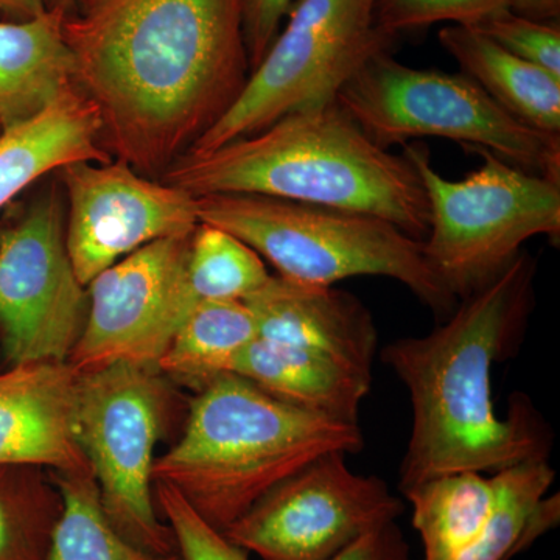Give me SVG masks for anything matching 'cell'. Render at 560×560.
Listing matches in <instances>:
<instances>
[{"mask_svg":"<svg viewBox=\"0 0 560 560\" xmlns=\"http://www.w3.org/2000/svg\"><path fill=\"white\" fill-rule=\"evenodd\" d=\"M257 337L326 353L372 374L377 329L370 311L334 285H312L272 276L246 298Z\"/></svg>","mask_w":560,"mask_h":560,"instance_id":"15","label":"cell"},{"mask_svg":"<svg viewBox=\"0 0 560 560\" xmlns=\"http://www.w3.org/2000/svg\"><path fill=\"white\" fill-rule=\"evenodd\" d=\"M294 0H243V32L249 69L253 70L270 49Z\"/></svg>","mask_w":560,"mask_h":560,"instance_id":"29","label":"cell"},{"mask_svg":"<svg viewBox=\"0 0 560 560\" xmlns=\"http://www.w3.org/2000/svg\"><path fill=\"white\" fill-rule=\"evenodd\" d=\"M511 11L541 22H559L560 0H512Z\"/></svg>","mask_w":560,"mask_h":560,"instance_id":"31","label":"cell"},{"mask_svg":"<svg viewBox=\"0 0 560 560\" xmlns=\"http://www.w3.org/2000/svg\"><path fill=\"white\" fill-rule=\"evenodd\" d=\"M190 238L150 243L91 280L86 320L68 359L77 374L119 363L158 370L197 304L187 276Z\"/></svg>","mask_w":560,"mask_h":560,"instance_id":"11","label":"cell"},{"mask_svg":"<svg viewBox=\"0 0 560 560\" xmlns=\"http://www.w3.org/2000/svg\"><path fill=\"white\" fill-rule=\"evenodd\" d=\"M197 198L200 223L241 238L270 261L280 278L334 285L359 276H381L410 289L442 318L458 305L431 270L423 242L389 221L260 195Z\"/></svg>","mask_w":560,"mask_h":560,"instance_id":"5","label":"cell"},{"mask_svg":"<svg viewBox=\"0 0 560 560\" xmlns=\"http://www.w3.org/2000/svg\"><path fill=\"white\" fill-rule=\"evenodd\" d=\"M79 383L68 361L13 364L0 374V466L92 471L77 440Z\"/></svg>","mask_w":560,"mask_h":560,"instance_id":"14","label":"cell"},{"mask_svg":"<svg viewBox=\"0 0 560 560\" xmlns=\"http://www.w3.org/2000/svg\"><path fill=\"white\" fill-rule=\"evenodd\" d=\"M154 503L175 537L180 560H249V552L202 521L178 490L154 482Z\"/></svg>","mask_w":560,"mask_h":560,"instance_id":"26","label":"cell"},{"mask_svg":"<svg viewBox=\"0 0 560 560\" xmlns=\"http://www.w3.org/2000/svg\"><path fill=\"white\" fill-rule=\"evenodd\" d=\"M158 370L119 363L80 375L77 440L90 460L106 518L153 555H178L154 503V451L167 415Z\"/></svg>","mask_w":560,"mask_h":560,"instance_id":"9","label":"cell"},{"mask_svg":"<svg viewBox=\"0 0 560 560\" xmlns=\"http://www.w3.org/2000/svg\"><path fill=\"white\" fill-rule=\"evenodd\" d=\"M60 173L69 201L66 248L84 287L135 250L186 237L200 224L197 197L125 161L75 162Z\"/></svg>","mask_w":560,"mask_h":560,"instance_id":"13","label":"cell"},{"mask_svg":"<svg viewBox=\"0 0 560 560\" xmlns=\"http://www.w3.org/2000/svg\"><path fill=\"white\" fill-rule=\"evenodd\" d=\"M161 180L206 195H260L366 213L423 241L430 209L404 154L372 142L337 101L294 110L208 153H186Z\"/></svg>","mask_w":560,"mask_h":560,"instance_id":"3","label":"cell"},{"mask_svg":"<svg viewBox=\"0 0 560 560\" xmlns=\"http://www.w3.org/2000/svg\"><path fill=\"white\" fill-rule=\"evenodd\" d=\"M75 84L103 147L162 175L241 97L249 79L243 0H77L62 20Z\"/></svg>","mask_w":560,"mask_h":560,"instance_id":"1","label":"cell"},{"mask_svg":"<svg viewBox=\"0 0 560 560\" xmlns=\"http://www.w3.org/2000/svg\"><path fill=\"white\" fill-rule=\"evenodd\" d=\"M57 194L0 228V330L11 366L68 361L88 315V290L66 248Z\"/></svg>","mask_w":560,"mask_h":560,"instance_id":"12","label":"cell"},{"mask_svg":"<svg viewBox=\"0 0 560 560\" xmlns=\"http://www.w3.org/2000/svg\"><path fill=\"white\" fill-rule=\"evenodd\" d=\"M256 337V319L245 302H197L158 371L201 389L220 375L231 374L234 361Z\"/></svg>","mask_w":560,"mask_h":560,"instance_id":"22","label":"cell"},{"mask_svg":"<svg viewBox=\"0 0 560 560\" xmlns=\"http://www.w3.org/2000/svg\"><path fill=\"white\" fill-rule=\"evenodd\" d=\"M110 160L97 106L72 88L32 119L0 130V209L47 173Z\"/></svg>","mask_w":560,"mask_h":560,"instance_id":"16","label":"cell"},{"mask_svg":"<svg viewBox=\"0 0 560 560\" xmlns=\"http://www.w3.org/2000/svg\"><path fill=\"white\" fill-rule=\"evenodd\" d=\"M61 510L51 475L0 466V560H47Z\"/></svg>","mask_w":560,"mask_h":560,"instance_id":"24","label":"cell"},{"mask_svg":"<svg viewBox=\"0 0 560 560\" xmlns=\"http://www.w3.org/2000/svg\"><path fill=\"white\" fill-rule=\"evenodd\" d=\"M241 375L276 399L340 422L359 423L372 374L313 350L256 337L234 361Z\"/></svg>","mask_w":560,"mask_h":560,"instance_id":"17","label":"cell"},{"mask_svg":"<svg viewBox=\"0 0 560 560\" xmlns=\"http://www.w3.org/2000/svg\"><path fill=\"white\" fill-rule=\"evenodd\" d=\"M330 453L287 478L230 528L232 544L261 560H329L364 534L396 522L404 504L378 477Z\"/></svg>","mask_w":560,"mask_h":560,"instance_id":"10","label":"cell"},{"mask_svg":"<svg viewBox=\"0 0 560 560\" xmlns=\"http://www.w3.org/2000/svg\"><path fill=\"white\" fill-rule=\"evenodd\" d=\"M375 9L377 0H294L241 97L187 153H208L294 110L334 102L342 84L397 38L378 25Z\"/></svg>","mask_w":560,"mask_h":560,"instance_id":"8","label":"cell"},{"mask_svg":"<svg viewBox=\"0 0 560 560\" xmlns=\"http://www.w3.org/2000/svg\"><path fill=\"white\" fill-rule=\"evenodd\" d=\"M480 168L460 180L434 171L423 143L405 145L430 209L423 253L456 301L481 290L537 235L560 234V183L523 171L486 149Z\"/></svg>","mask_w":560,"mask_h":560,"instance_id":"6","label":"cell"},{"mask_svg":"<svg viewBox=\"0 0 560 560\" xmlns=\"http://www.w3.org/2000/svg\"><path fill=\"white\" fill-rule=\"evenodd\" d=\"M51 477L62 510L47 560H180L179 555H153L124 539L103 512L92 471Z\"/></svg>","mask_w":560,"mask_h":560,"instance_id":"23","label":"cell"},{"mask_svg":"<svg viewBox=\"0 0 560 560\" xmlns=\"http://www.w3.org/2000/svg\"><path fill=\"white\" fill-rule=\"evenodd\" d=\"M363 444L359 423L302 410L224 374L198 389L183 436L154 459L153 478L223 533L313 460L357 453Z\"/></svg>","mask_w":560,"mask_h":560,"instance_id":"4","label":"cell"},{"mask_svg":"<svg viewBox=\"0 0 560 560\" xmlns=\"http://www.w3.org/2000/svg\"><path fill=\"white\" fill-rule=\"evenodd\" d=\"M329 560H410V545L396 522L370 530Z\"/></svg>","mask_w":560,"mask_h":560,"instance_id":"30","label":"cell"},{"mask_svg":"<svg viewBox=\"0 0 560 560\" xmlns=\"http://www.w3.org/2000/svg\"><path fill=\"white\" fill-rule=\"evenodd\" d=\"M511 5L512 0H377L375 16L383 31L397 36L441 22L470 27Z\"/></svg>","mask_w":560,"mask_h":560,"instance_id":"27","label":"cell"},{"mask_svg":"<svg viewBox=\"0 0 560 560\" xmlns=\"http://www.w3.org/2000/svg\"><path fill=\"white\" fill-rule=\"evenodd\" d=\"M536 261L522 253L481 290L464 298L425 337L390 342L382 359L407 386L410 442L400 467L401 492L441 475L500 471L547 458L541 423L517 401L495 415L492 372L515 349L533 308Z\"/></svg>","mask_w":560,"mask_h":560,"instance_id":"2","label":"cell"},{"mask_svg":"<svg viewBox=\"0 0 560 560\" xmlns=\"http://www.w3.org/2000/svg\"><path fill=\"white\" fill-rule=\"evenodd\" d=\"M401 493L411 503L425 560H455L469 550L495 499L492 477L478 471L441 475Z\"/></svg>","mask_w":560,"mask_h":560,"instance_id":"21","label":"cell"},{"mask_svg":"<svg viewBox=\"0 0 560 560\" xmlns=\"http://www.w3.org/2000/svg\"><path fill=\"white\" fill-rule=\"evenodd\" d=\"M75 2L77 0H50L49 10L61 11V13L66 14Z\"/></svg>","mask_w":560,"mask_h":560,"instance_id":"33","label":"cell"},{"mask_svg":"<svg viewBox=\"0 0 560 560\" xmlns=\"http://www.w3.org/2000/svg\"><path fill=\"white\" fill-rule=\"evenodd\" d=\"M65 13L0 22V130L32 119L75 88L65 35Z\"/></svg>","mask_w":560,"mask_h":560,"instance_id":"18","label":"cell"},{"mask_svg":"<svg viewBox=\"0 0 560 560\" xmlns=\"http://www.w3.org/2000/svg\"><path fill=\"white\" fill-rule=\"evenodd\" d=\"M335 101L382 149L451 139L560 183V136L515 119L463 72L410 68L382 51L342 84Z\"/></svg>","mask_w":560,"mask_h":560,"instance_id":"7","label":"cell"},{"mask_svg":"<svg viewBox=\"0 0 560 560\" xmlns=\"http://www.w3.org/2000/svg\"><path fill=\"white\" fill-rule=\"evenodd\" d=\"M555 478L547 458L528 459L495 471V499L488 522L469 550L455 560H510L556 528L559 495L545 499Z\"/></svg>","mask_w":560,"mask_h":560,"instance_id":"20","label":"cell"},{"mask_svg":"<svg viewBox=\"0 0 560 560\" xmlns=\"http://www.w3.org/2000/svg\"><path fill=\"white\" fill-rule=\"evenodd\" d=\"M440 43L458 61L464 75L511 116L536 130L560 136L558 77L464 25L442 28Z\"/></svg>","mask_w":560,"mask_h":560,"instance_id":"19","label":"cell"},{"mask_svg":"<svg viewBox=\"0 0 560 560\" xmlns=\"http://www.w3.org/2000/svg\"><path fill=\"white\" fill-rule=\"evenodd\" d=\"M50 0H0V14L10 21H28L49 10Z\"/></svg>","mask_w":560,"mask_h":560,"instance_id":"32","label":"cell"},{"mask_svg":"<svg viewBox=\"0 0 560 560\" xmlns=\"http://www.w3.org/2000/svg\"><path fill=\"white\" fill-rule=\"evenodd\" d=\"M187 276L197 302L245 301L271 278L249 245L206 223L191 234Z\"/></svg>","mask_w":560,"mask_h":560,"instance_id":"25","label":"cell"},{"mask_svg":"<svg viewBox=\"0 0 560 560\" xmlns=\"http://www.w3.org/2000/svg\"><path fill=\"white\" fill-rule=\"evenodd\" d=\"M504 50L548 70L560 79V25L541 22L503 10L470 25Z\"/></svg>","mask_w":560,"mask_h":560,"instance_id":"28","label":"cell"}]
</instances>
